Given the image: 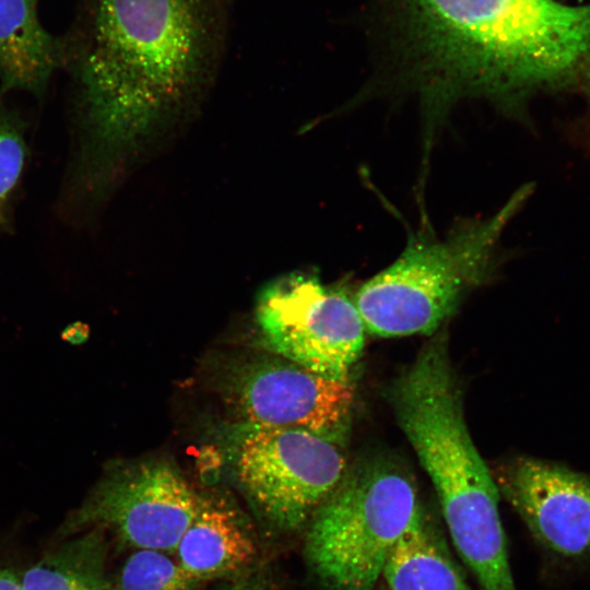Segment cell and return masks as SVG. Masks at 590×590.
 <instances>
[{
  "instance_id": "1",
  "label": "cell",
  "mask_w": 590,
  "mask_h": 590,
  "mask_svg": "<svg viewBox=\"0 0 590 590\" xmlns=\"http://www.w3.org/2000/svg\"><path fill=\"white\" fill-rule=\"evenodd\" d=\"M399 30L427 114L467 96L517 105L578 81L590 54V3L380 0Z\"/></svg>"
},
{
  "instance_id": "2",
  "label": "cell",
  "mask_w": 590,
  "mask_h": 590,
  "mask_svg": "<svg viewBox=\"0 0 590 590\" xmlns=\"http://www.w3.org/2000/svg\"><path fill=\"white\" fill-rule=\"evenodd\" d=\"M233 0H87L79 62L96 152L133 140L200 74Z\"/></svg>"
},
{
  "instance_id": "3",
  "label": "cell",
  "mask_w": 590,
  "mask_h": 590,
  "mask_svg": "<svg viewBox=\"0 0 590 590\" xmlns=\"http://www.w3.org/2000/svg\"><path fill=\"white\" fill-rule=\"evenodd\" d=\"M529 191L519 189L495 213L457 223L444 235H411L397 259L353 296L365 331L382 338L439 331L492 274L505 229Z\"/></svg>"
},
{
  "instance_id": "4",
  "label": "cell",
  "mask_w": 590,
  "mask_h": 590,
  "mask_svg": "<svg viewBox=\"0 0 590 590\" xmlns=\"http://www.w3.org/2000/svg\"><path fill=\"white\" fill-rule=\"evenodd\" d=\"M420 505L412 475L392 457L351 461L306 526L308 566L329 590H375Z\"/></svg>"
},
{
  "instance_id": "5",
  "label": "cell",
  "mask_w": 590,
  "mask_h": 590,
  "mask_svg": "<svg viewBox=\"0 0 590 590\" xmlns=\"http://www.w3.org/2000/svg\"><path fill=\"white\" fill-rule=\"evenodd\" d=\"M224 441L240 488L283 532L307 526L349 465L340 442L305 429L236 422Z\"/></svg>"
},
{
  "instance_id": "6",
  "label": "cell",
  "mask_w": 590,
  "mask_h": 590,
  "mask_svg": "<svg viewBox=\"0 0 590 590\" xmlns=\"http://www.w3.org/2000/svg\"><path fill=\"white\" fill-rule=\"evenodd\" d=\"M264 349L321 376L350 382L365 328L342 288L295 273L266 285L255 308Z\"/></svg>"
},
{
  "instance_id": "7",
  "label": "cell",
  "mask_w": 590,
  "mask_h": 590,
  "mask_svg": "<svg viewBox=\"0 0 590 590\" xmlns=\"http://www.w3.org/2000/svg\"><path fill=\"white\" fill-rule=\"evenodd\" d=\"M202 496L165 459L113 464L81 506L69 514L59 533L66 538L96 526L110 529L139 550L174 552Z\"/></svg>"
},
{
  "instance_id": "8",
  "label": "cell",
  "mask_w": 590,
  "mask_h": 590,
  "mask_svg": "<svg viewBox=\"0 0 590 590\" xmlns=\"http://www.w3.org/2000/svg\"><path fill=\"white\" fill-rule=\"evenodd\" d=\"M223 396L236 422L305 429L340 442L354 389L278 355L239 362L224 377Z\"/></svg>"
},
{
  "instance_id": "9",
  "label": "cell",
  "mask_w": 590,
  "mask_h": 590,
  "mask_svg": "<svg viewBox=\"0 0 590 590\" xmlns=\"http://www.w3.org/2000/svg\"><path fill=\"white\" fill-rule=\"evenodd\" d=\"M493 476L544 550L568 563L590 560V476L528 457L507 461Z\"/></svg>"
},
{
  "instance_id": "10",
  "label": "cell",
  "mask_w": 590,
  "mask_h": 590,
  "mask_svg": "<svg viewBox=\"0 0 590 590\" xmlns=\"http://www.w3.org/2000/svg\"><path fill=\"white\" fill-rule=\"evenodd\" d=\"M253 538L240 514L222 497L203 494L198 512L181 536L177 562L197 581L233 578L250 569Z\"/></svg>"
},
{
  "instance_id": "11",
  "label": "cell",
  "mask_w": 590,
  "mask_h": 590,
  "mask_svg": "<svg viewBox=\"0 0 590 590\" xmlns=\"http://www.w3.org/2000/svg\"><path fill=\"white\" fill-rule=\"evenodd\" d=\"M38 1L0 0V81L7 88L42 91L61 59Z\"/></svg>"
},
{
  "instance_id": "12",
  "label": "cell",
  "mask_w": 590,
  "mask_h": 590,
  "mask_svg": "<svg viewBox=\"0 0 590 590\" xmlns=\"http://www.w3.org/2000/svg\"><path fill=\"white\" fill-rule=\"evenodd\" d=\"M381 577L389 590H471L436 521L420 505Z\"/></svg>"
},
{
  "instance_id": "13",
  "label": "cell",
  "mask_w": 590,
  "mask_h": 590,
  "mask_svg": "<svg viewBox=\"0 0 590 590\" xmlns=\"http://www.w3.org/2000/svg\"><path fill=\"white\" fill-rule=\"evenodd\" d=\"M106 544L98 531L66 541L22 577L24 590H111L105 574Z\"/></svg>"
},
{
  "instance_id": "14",
  "label": "cell",
  "mask_w": 590,
  "mask_h": 590,
  "mask_svg": "<svg viewBox=\"0 0 590 590\" xmlns=\"http://www.w3.org/2000/svg\"><path fill=\"white\" fill-rule=\"evenodd\" d=\"M198 582L164 552L141 548L128 557L111 590H192Z\"/></svg>"
},
{
  "instance_id": "15",
  "label": "cell",
  "mask_w": 590,
  "mask_h": 590,
  "mask_svg": "<svg viewBox=\"0 0 590 590\" xmlns=\"http://www.w3.org/2000/svg\"><path fill=\"white\" fill-rule=\"evenodd\" d=\"M25 161V144L20 132L0 108V210L16 186Z\"/></svg>"
},
{
  "instance_id": "16",
  "label": "cell",
  "mask_w": 590,
  "mask_h": 590,
  "mask_svg": "<svg viewBox=\"0 0 590 590\" xmlns=\"http://www.w3.org/2000/svg\"><path fill=\"white\" fill-rule=\"evenodd\" d=\"M216 590H275L273 582L262 569H248L244 574L229 578L228 582Z\"/></svg>"
},
{
  "instance_id": "17",
  "label": "cell",
  "mask_w": 590,
  "mask_h": 590,
  "mask_svg": "<svg viewBox=\"0 0 590 590\" xmlns=\"http://www.w3.org/2000/svg\"><path fill=\"white\" fill-rule=\"evenodd\" d=\"M0 590H24L22 577L12 567L0 562Z\"/></svg>"
},
{
  "instance_id": "18",
  "label": "cell",
  "mask_w": 590,
  "mask_h": 590,
  "mask_svg": "<svg viewBox=\"0 0 590 590\" xmlns=\"http://www.w3.org/2000/svg\"><path fill=\"white\" fill-rule=\"evenodd\" d=\"M87 334L88 329L86 324L74 322L62 331L61 338L71 344H80L86 340Z\"/></svg>"
},
{
  "instance_id": "19",
  "label": "cell",
  "mask_w": 590,
  "mask_h": 590,
  "mask_svg": "<svg viewBox=\"0 0 590 590\" xmlns=\"http://www.w3.org/2000/svg\"><path fill=\"white\" fill-rule=\"evenodd\" d=\"M578 82L582 84L590 109V54L583 64Z\"/></svg>"
},
{
  "instance_id": "20",
  "label": "cell",
  "mask_w": 590,
  "mask_h": 590,
  "mask_svg": "<svg viewBox=\"0 0 590 590\" xmlns=\"http://www.w3.org/2000/svg\"><path fill=\"white\" fill-rule=\"evenodd\" d=\"M385 590H389L388 588H386Z\"/></svg>"
}]
</instances>
